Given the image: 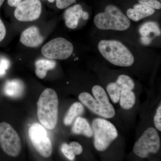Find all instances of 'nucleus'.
Here are the masks:
<instances>
[{
    "label": "nucleus",
    "instance_id": "obj_26",
    "mask_svg": "<svg viewBox=\"0 0 161 161\" xmlns=\"http://www.w3.org/2000/svg\"><path fill=\"white\" fill-rule=\"evenodd\" d=\"M154 123L156 128L159 131H161V105L157 110L154 117Z\"/></svg>",
    "mask_w": 161,
    "mask_h": 161
},
{
    "label": "nucleus",
    "instance_id": "obj_32",
    "mask_svg": "<svg viewBox=\"0 0 161 161\" xmlns=\"http://www.w3.org/2000/svg\"><path fill=\"white\" fill-rule=\"evenodd\" d=\"M47 1L49 2V3H53L55 1V0H47Z\"/></svg>",
    "mask_w": 161,
    "mask_h": 161
},
{
    "label": "nucleus",
    "instance_id": "obj_5",
    "mask_svg": "<svg viewBox=\"0 0 161 161\" xmlns=\"http://www.w3.org/2000/svg\"><path fill=\"white\" fill-rule=\"evenodd\" d=\"M92 130L94 136V146L98 151L106 150L118 136L115 126L103 119H94L92 122Z\"/></svg>",
    "mask_w": 161,
    "mask_h": 161
},
{
    "label": "nucleus",
    "instance_id": "obj_29",
    "mask_svg": "<svg viewBox=\"0 0 161 161\" xmlns=\"http://www.w3.org/2000/svg\"><path fill=\"white\" fill-rule=\"evenodd\" d=\"M152 39V38L150 37L142 36L141 38V41L142 43L144 45H148L151 43Z\"/></svg>",
    "mask_w": 161,
    "mask_h": 161
},
{
    "label": "nucleus",
    "instance_id": "obj_3",
    "mask_svg": "<svg viewBox=\"0 0 161 161\" xmlns=\"http://www.w3.org/2000/svg\"><path fill=\"white\" fill-rule=\"evenodd\" d=\"M98 49L105 59L116 66L129 67L134 63L133 55L119 41L101 40L98 43Z\"/></svg>",
    "mask_w": 161,
    "mask_h": 161
},
{
    "label": "nucleus",
    "instance_id": "obj_10",
    "mask_svg": "<svg viewBox=\"0 0 161 161\" xmlns=\"http://www.w3.org/2000/svg\"><path fill=\"white\" fill-rule=\"evenodd\" d=\"M42 12L40 0H24L14 10L15 18L20 22H31L38 19Z\"/></svg>",
    "mask_w": 161,
    "mask_h": 161
},
{
    "label": "nucleus",
    "instance_id": "obj_18",
    "mask_svg": "<svg viewBox=\"0 0 161 161\" xmlns=\"http://www.w3.org/2000/svg\"><path fill=\"white\" fill-rule=\"evenodd\" d=\"M84 112V107L79 102H75L72 105L64 119V123L65 125H71L77 116L81 115Z\"/></svg>",
    "mask_w": 161,
    "mask_h": 161
},
{
    "label": "nucleus",
    "instance_id": "obj_22",
    "mask_svg": "<svg viewBox=\"0 0 161 161\" xmlns=\"http://www.w3.org/2000/svg\"><path fill=\"white\" fill-rule=\"evenodd\" d=\"M61 151L64 156L70 161L75 159V155L71 148L70 147L69 145L67 143H63L61 146Z\"/></svg>",
    "mask_w": 161,
    "mask_h": 161
},
{
    "label": "nucleus",
    "instance_id": "obj_15",
    "mask_svg": "<svg viewBox=\"0 0 161 161\" xmlns=\"http://www.w3.org/2000/svg\"><path fill=\"white\" fill-rule=\"evenodd\" d=\"M73 133L83 135L88 137L93 136L92 128L85 118L78 117L76 119L72 129Z\"/></svg>",
    "mask_w": 161,
    "mask_h": 161
},
{
    "label": "nucleus",
    "instance_id": "obj_11",
    "mask_svg": "<svg viewBox=\"0 0 161 161\" xmlns=\"http://www.w3.org/2000/svg\"><path fill=\"white\" fill-rule=\"evenodd\" d=\"M64 17L67 27L74 29L78 26L80 19L87 20L89 14L87 12L83 11L82 6L78 4L68 8L64 12Z\"/></svg>",
    "mask_w": 161,
    "mask_h": 161
},
{
    "label": "nucleus",
    "instance_id": "obj_16",
    "mask_svg": "<svg viewBox=\"0 0 161 161\" xmlns=\"http://www.w3.org/2000/svg\"><path fill=\"white\" fill-rule=\"evenodd\" d=\"M56 66L54 60L40 59L35 63L36 75L40 79H43L46 76L48 71L54 69Z\"/></svg>",
    "mask_w": 161,
    "mask_h": 161
},
{
    "label": "nucleus",
    "instance_id": "obj_28",
    "mask_svg": "<svg viewBox=\"0 0 161 161\" xmlns=\"http://www.w3.org/2000/svg\"><path fill=\"white\" fill-rule=\"evenodd\" d=\"M6 27L3 21L0 19V42L3 41L6 36Z\"/></svg>",
    "mask_w": 161,
    "mask_h": 161
},
{
    "label": "nucleus",
    "instance_id": "obj_4",
    "mask_svg": "<svg viewBox=\"0 0 161 161\" xmlns=\"http://www.w3.org/2000/svg\"><path fill=\"white\" fill-rule=\"evenodd\" d=\"M94 23L100 30H112L123 31L130 27V19L117 8L113 5L107 6L104 12L95 16Z\"/></svg>",
    "mask_w": 161,
    "mask_h": 161
},
{
    "label": "nucleus",
    "instance_id": "obj_8",
    "mask_svg": "<svg viewBox=\"0 0 161 161\" xmlns=\"http://www.w3.org/2000/svg\"><path fill=\"white\" fill-rule=\"evenodd\" d=\"M74 47L71 43L64 38L53 39L43 45L41 53L44 57L50 59L65 60L72 55Z\"/></svg>",
    "mask_w": 161,
    "mask_h": 161
},
{
    "label": "nucleus",
    "instance_id": "obj_12",
    "mask_svg": "<svg viewBox=\"0 0 161 161\" xmlns=\"http://www.w3.org/2000/svg\"><path fill=\"white\" fill-rule=\"evenodd\" d=\"M44 38L37 26H32L25 30L21 34L20 41L25 46L36 47L43 43Z\"/></svg>",
    "mask_w": 161,
    "mask_h": 161
},
{
    "label": "nucleus",
    "instance_id": "obj_19",
    "mask_svg": "<svg viewBox=\"0 0 161 161\" xmlns=\"http://www.w3.org/2000/svg\"><path fill=\"white\" fill-rule=\"evenodd\" d=\"M139 32L142 36L148 37L152 38L150 36L153 34L154 36L161 35V30L158 24L154 22H148L144 23L139 29Z\"/></svg>",
    "mask_w": 161,
    "mask_h": 161
},
{
    "label": "nucleus",
    "instance_id": "obj_23",
    "mask_svg": "<svg viewBox=\"0 0 161 161\" xmlns=\"http://www.w3.org/2000/svg\"><path fill=\"white\" fill-rule=\"evenodd\" d=\"M10 61L5 58H0V78L6 74V71L10 66Z\"/></svg>",
    "mask_w": 161,
    "mask_h": 161
},
{
    "label": "nucleus",
    "instance_id": "obj_24",
    "mask_svg": "<svg viewBox=\"0 0 161 161\" xmlns=\"http://www.w3.org/2000/svg\"><path fill=\"white\" fill-rule=\"evenodd\" d=\"M140 4L146 5L154 9H159L161 8V4L157 0H138Z\"/></svg>",
    "mask_w": 161,
    "mask_h": 161
},
{
    "label": "nucleus",
    "instance_id": "obj_27",
    "mask_svg": "<svg viewBox=\"0 0 161 161\" xmlns=\"http://www.w3.org/2000/svg\"><path fill=\"white\" fill-rule=\"evenodd\" d=\"M70 147L71 148L75 155H80L82 152V147L80 144L77 142H73L69 144Z\"/></svg>",
    "mask_w": 161,
    "mask_h": 161
},
{
    "label": "nucleus",
    "instance_id": "obj_30",
    "mask_svg": "<svg viewBox=\"0 0 161 161\" xmlns=\"http://www.w3.org/2000/svg\"><path fill=\"white\" fill-rule=\"evenodd\" d=\"M22 1V0H8V3L11 7H16Z\"/></svg>",
    "mask_w": 161,
    "mask_h": 161
},
{
    "label": "nucleus",
    "instance_id": "obj_20",
    "mask_svg": "<svg viewBox=\"0 0 161 161\" xmlns=\"http://www.w3.org/2000/svg\"><path fill=\"white\" fill-rule=\"evenodd\" d=\"M115 83L121 91L124 89L132 90L135 88V83L133 80L129 76L126 75H121L119 76Z\"/></svg>",
    "mask_w": 161,
    "mask_h": 161
},
{
    "label": "nucleus",
    "instance_id": "obj_2",
    "mask_svg": "<svg viewBox=\"0 0 161 161\" xmlns=\"http://www.w3.org/2000/svg\"><path fill=\"white\" fill-rule=\"evenodd\" d=\"M92 92L95 98L87 92H83L79 95V100L91 111L99 116L107 119L114 117L115 110L103 88L95 85L92 88Z\"/></svg>",
    "mask_w": 161,
    "mask_h": 161
},
{
    "label": "nucleus",
    "instance_id": "obj_7",
    "mask_svg": "<svg viewBox=\"0 0 161 161\" xmlns=\"http://www.w3.org/2000/svg\"><path fill=\"white\" fill-rule=\"evenodd\" d=\"M160 140L157 131L153 127L148 128L143 133L133 147V152L142 158H146L149 153H156L160 147Z\"/></svg>",
    "mask_w": 161,
    "mask_h": 161
},
{
    "label": "nucleus",
    "instance_id": "obj_6",
    "mask_svg": "<svg viewBox=\"0 0 161 161\" xmlns=\"http://www.w3.org/2000/svg\"><path fill=\"white\" fill-rule=\"evenodd\" d=\"M0 146L7 155L17 157L22 150L20 136L9 124L0 123Z\"/></svg>",
    "mask_w": 161,
    "mask_h": 161
},
{
    "label": "nucleus",
    "instance_id": "obj_13",
    "mask_svg": "<svg viewBox=\"0 0 161 161\" xmlns=\"http://www.w3.org/2000/svg\"><path fill=\"white\" fill-rule=\"evenodd\" d=\"M25 90L23 81L19 79L8 80L3 88L5 95L13 98H18L22 96Z\"/></svg>",
    "mask_w": 161,
    "mask_h": 161
},
{
    "label": "nucleus",
    "instance_id": "obj_9",
    "mask_svg": "<svg viewBox=\"0 0 161 161\" xmlns=\"http://www.w3.org/2000/svg\"><path fill=\"white\" fill-rule=\"evenodd\" d=\"M30 140L38 152L45 158L52 155V144L43 126L38 123L32 124L28 131Z\"/></svg>",
    "mask_w": 161,
    "mask_h": 161
},
{
    "label": "nucleus",
    "instance_id": "obj_17",
    "mask_svg": "<svg viewBox=\"0 0 161 161\" xmlns=\"http://www.w3.org/2000/svg\"><path fill=\"white\" fill-rule=\"evenodd\" d=\"M119 103L123 108L129 110L132 108L135 105L136 96L132 90L124 89L120 92Z\"/></svg>",
    "mask_w": 161,
    "mask_h": 161
},
{
    "label": "nucleus",
    "instance_id": "obj_14",
    "mask_svg": "<svg viewBox=\"0 0 161 161\" xmlns=\"http://www.w3.org/2000/svg\"><path fill=\"white\" fill-rule=\"evenodd\" d=\"M155 12L153 8L142 5L136 4L133 7V9H129L127 11V14L129 19L133 21H139L143 19L152 15Z\"/></svg>",
    "mask_w": 161,
    "mask_h": 161
},
{
    "label": "nucleus",
    "instance_id": "obj_21",
    "mask_svg": "<svg viewBox=\"0 0 161 161\" xmlns=\"http://www.w3.org/2000/svg\"><path fill=\"white\" fill-rule=\"evenodd\" d=\"M107 91L114 103H117L119 101L121 91L115 82L109 84L107 87Z\"/></svg>",
    "mask_w": 161,
    "mask_h": 161
},
{
    "label": "nucleus",
    "instance_id": "obj_1",
    "mask_svg": "<svg viewBox=\"0 0 161 161\" xmlns=\"http://www.w3.org/2000/svg\"><path fill=\"white\" fill-rule=\"evenodd\" d=\"M58 95L50 88L43 91L37 103L38 119L48 130H53L58 124Z\"/></svg>",
    "mask_w": 161,
    "mask_h": 161
},
{
    "label": "nucleus",
    "instance_id": "obj_25",
    "mask_svg": "<svg viewBox=\"0 0 161 161\" xmlns=\"http://www.w3.org/2000/svg\"><path fill=\"white\" fill-rule=\"evenodd\" d=\"M77 0H56V6L59 9H64L74 4Z\"/></svg>",
    "mask_w": 161,
    "mask_h": 161
},
{
    "label": "nucleus",
    "instance_id": "obj_31",
    "mask_svg": "<svg viewBox=\"0 0 161 161\" xmlns=\"http://www.w3.org/2000/svg\"><path fill=\"white\" fill-rule=\"evenodd\" d=\"M4 1H5V0H0V7H1L2 5H3Z\"/></svg>",
    "mask_w": 161,
    "mask_h": 161
}]
</instances>
